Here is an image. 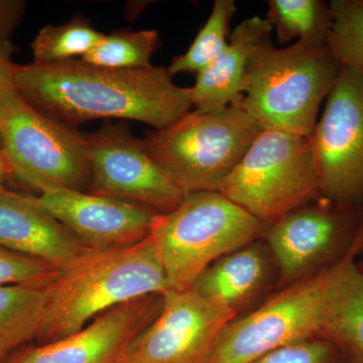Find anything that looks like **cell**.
I'll use <instances>...</instances> for the list:
<instances>
[{
    "label": "cell",
    "mask_w": 363,
    "mask_h": 363,
    "mask_svg": "<svg viewBox=\"0 0 363 363\" xmlns=\"http://www.w3.org/2000/svg\"><path fill=\"white\" fill-rule=\"evenodd\" d=\"M14 87L44 116L76 128L97 119H131L162 130L190 111L191 88L168 68L112 69L82 60L18 66Z\"/></svg>",
    "instance_id": "cell-1"
},
{
    "label": "cell",
    "mask_w": 363,
    "mask_h": 363,
    "mask_svg": "<svg viewBox=\"0 0 363 363\" xmlns=\"http://www.w3.org/2000/svg\"><path fill=\"white\" fill-rule=\"evenodd\" d=\"M45 289L40 344L70 336L117 306L172 290L149 236L128 247L88 250Z\"/></svg>",
    "instance_id": "cell-2"
},
{
    "label": "cell",
    "mask_w": 363,
    "mask_h": 363,
    "mask_svg": "<svg viewBox=\"0 0 363 363\" xmlns=\"http://www.w3.org/2000/svg\"><path fill=\"white\" fill-rule=\"evenodd\" d=\"M340 70L327 45H266L250 61L241 105L262 130L309 138Z\"/></svg>",
    "instance_id": "cell-3"
},
{
    "label": "cell",
    "mask_w": 363,
    "mask_h": 363,
    "mask_svg": "<svg viewBox=\"0 0 363 363\" xmlns=\"http://www.w3.org/2000/svg\"><path fill=\"white\" fill-rule=\"evenodd\" d=\"M363 245V233L335 264L279 289L257 309L227 325L208 363H252L290 344L319 338L332 303Z\"/></svg>",
    "instance_id": "cell-4"
},
{
    "label": "cell",
    "mask_w": 363,
    "mask_h": 363,
    "mask_svg": "<svg viewBox=\"0 0 363 363\" xmlns=\"http://www.w3.org/2000/svg\"><path fill=\"white\" fill-rule=\"evenodd\" d=\"M267 227L218 191H205L157 214L149 238L171 288L187 290L210 264L259 240Z\"/></svg>",
    "instance_id": "cell-5"
},
{
    "label": "cell",
    "mask_w": 363,
    "mask_h": 363,
    "mask_svg": "<svg viewBox=\"0 0 363 363\" xmlns=\"http://www.w3.org/2000/svg\"><path fill=\"white\" fill-rule=\"evenodd\" d=\"M262 130L242 105L189 111L143 140L184 195L217 191Z\"/></svg>",
    "instance_id": "cell-6"
},
{
    "label": "cell",
    "mask_w": 363,
    "mask_h": 363,
    "mask_svg": "<svg viewBox=\"0 0 363 363\" xmlns=\"http://www.w3.org/2000/svg\"><path fill=\"white\" fill-rule=\"evenodd\" d=\"M217 191L267 225L319 199L309 138L262 130Z\"/></svg>",
    "instance_id": "cell-7"
},
{
    "label": "cell",
    "mask_w": 363,
    "mask_h": 363,
    "mask_svg": "<svg viewBox=\"0 0 363 363\" xmlns=\"http://www.w3.org/2000/svg\"><path fill=\"white\" fill-rule=\"evenodd\" d=\"M0 140L11 175L35 190L90 187L86 135L30 106L14 89L0 97Z\"/></svg>",
    "instance_id": "cell-8"
},
{
    "label": "cell",
    "mask_w": 363,
    "mask_h": 363,
    "mask_svg": "<svg viewBox=\"0 0 363 363\" xmlns=\"http://www.w3.org/2000/svg\"><path fill=\"white\" fill-rule=\"evenodd\" d=\"M362 233L363 202L340 206L319 198L267 225L262 240L283 289L337 262Z\"/></svg>",
    "instance_id": "cell-9"
},
{
    "label": "cell",
    "mask_w": 363,
    "mask_h": 363,
    "mask_svg": "<svg viewBox=\"0 0 363 363\" xmlns=\"http://www.w3.org/2000/svg\"><path fill=\"white\" fill-rule=\"evenodd\" d=\"M309 136L320 198L340 206L363 202V74L341 67Z\"/></svg>",
    "instance_id": "cell-10"
},
{
    "label": "cell",
    "mask_w": 363,
    "mask_h": 363,
    "mask_svg": "<svg viewBox=\"0 0 363 363\" xmlns=\"http://www.w3.org/2000/svg\"><path fill=\"white\" fill-rule=\"evenodd\" d=\"M235 318L193 288L172 289L162 295L159 315L128 344L121 363H208Z\"/></svg>",
    "instance_id": "cell-11"
},
{
    "label": "cell",
    "mask_w": 363,
    "mask_h": 363,
    "mask_svg": "<svg viewBox=\"0 0 363 363\" xmlns=\"http://www.w3.org/2000/svg\"><path fill=\"white\" fill-rule=\"evenodd\" d=\"M86 135L90 193L169 213L185 195L123 124L106 123Z\"/></svg>",
    "instance_id": "cell-12"
},
{
    "label": "cell",
    "mask_w": 363,
    "mask_h": 363,
    "mask_svg": "<svg viewBox=\"0 0 363 363\" xmlns=\"http://www.w3.org/2000/svg\"><path fill=\"white\" fill-rule=\"evenodd\" d=\"M35 197L86 247L101 250L135 245L150 235L157 212L133 203L75 189L45 186Z\"/></svg>",
    "instance_id": "cell-13"
},
{
    "label": "cell",
    "mask_w": 363,
    "mask_h": 363,
    "mask_svg": "<svg viewBox=\"0 0 363 363\" xmlns=\"http://www.w3.org/2000/svg\"><path fill=\"white\" fill-rule=\"evenodd\" d=\"M162 295H149L112 308L80 331L28 348L7 363H121L124 350L159 315Z\"/></svg>",
    "instance_id": "cell-14"
},
{
    "label": "cell",
    "mask_w": 363,
    "mask_h": 363,
    "mask_svg": "<svg viewBox=\"0 0 363 363\" xmlns=\"http://www.w3.org/2000/svg\"><path fill=\"white\" fill-rule=\"evenodd\" d=\"M0 247L61 269L90 250L35 197L7 190L0 193Z\"/></svg>",
    "instance_id": "cell-15"
},
{
    "label": "cell",
    "mask_w": 363,
    "mask_h": 363,
    "mask_svg": "<svg viewBox=\"0 0 363 363\" xmlns=\"http://www.w3.org/2000/svg\"><path fill=\"white\" fill-rule=\"evenodd\" d=\"M278 283L274 257L264 240H257L210 264L192 288L208 300L228 308L238 318Z\"/></svg>",
    "instance_id": "cell-16"
},
{
    "label": "cell",
    "mask_w": 363,
    "mask_h": 363,
    "mask_svg": "<svg viewBox=\"0 0 363 363\" xmlns=\"http://www.w3.org/2000/svg\"><path fill=\"white\" fill-rule=\"evenodd\" d=\"M272 33L269 21L257 16L234 28L223 51L197 74L191 87L195 111L206 112L241 104L250 61L259 50L272 44Z\"/></svg>",
    "instance_id": "cell-17"
},
{
    "label": "cell",
    "mask_w": 363,
    "mask_h": 363,
    "mask_svg": "<svg viewBox=\"0 0 363 363\" xmlns=\"http://www.w3.org/2000/svg\"><path fill=\"white\" fill-rule=\"evenodd\" d=\"M319 338L333 343L344 359L363 363V271L355 262L339 288Z\"/></svg>",
    "instance_id": "cell-18"
},
{
    "label": "cell",
    "mask_w": 363,
    "mask_h": 363,
    "mask_svg": "<svg viewBox=\"0 0 363 363\" xmlns=\"http://www.w3.org/2000/svg\"><path fill=\"white\" fill-rule=\"evenodd\" d=\"M47 289L0 286V363L23 344L37 339Z\"/></svg>",
    "instance_id": "cell-19"
},
{
    "label": "cell",
    "mask_w": 363,
    "mask_h": 363,
    "mask_svg": "<svg viewBox=\"0 0 363 363\" xmlns=\"http://www.w3.org/2000/svg\"><path fill=\"white\" fill-rule=\"evenodd\" d=\"M266 18L279 44L291 40L327 45L332 26L329 4L322 0H269Z\"/></svg>",
    "instance_id": "cell-20"
},
{
    "label": "cell",
    "mask_w": 363,
    "mask_h": 363,
    "mask_svg": "<svg viewBox=\"0 0 363 363\" xmlns=\"http://www.w3.org/2000/svg\"><path fill=\"white\" fill-rule=\"evenodd\" d=\"M82 16L60 26L40 28L30 43L35 64L49 65L88 54L104 38Z\"/></svg>",
    "instance_id": "cell-21"
},
{
    "label": "cell",
    "mask_w": 363,
    "mask_h": 363,
    "mask_svg": "<svg viewBox=\"0 0 363 363\" xmlns=\"http://www.w3.org/2000/svg\"><path fill=\"white\" fill-rule=\"evenodd\" d=\"M160 44L156 30H116L105 35L88 54L81 58L91 65L112 69H142L150 63Z\"/></svg>",
    "instance_id": "cell-22"
},
{
    "label": "cell",
    "mask_w": 363,
    "mask_h": 363,
    "mask_svg": "<svg viewBox=\"0 0 363 363\" xmlns=\"http://www.w3.org/2000/svg\"><path fill=\"white\" fill-rule=\"evenodd\" d=\"M236 13L234 0H216L206 23L196 35L187 52L176 57L168 70L179 73H198L209 66L228 44L230 23Z\"/></svg>",
    "instance_id": "cell-23"
},
{
    "label": "cell",
    "mask_w": 363,
    "mask_h": 363,
    "mask_svg": "<svg viewBox=\"0 0 363 363\" xmlns=\"http://www.w3.org/2000/svg\"><path fill=\"white\" fill-rule=\"evenodd\" d=\"M329 6L327 47L341 67L363 74V0H332Z\"/></svg>",
    "instance_id": "cell-24"
},
{
    "label": "cell",
    "mask_w": 363,
    "mask_h": 363,
    "mask_svg": "<svg viewBox=\"0 0 363 363\" xmlns=\"http://www.w3.org/2000/svg\"><path fill=\"white\" fill-rule=\"evenodd\" d=\"M61 269L0 247V286H32L47 288Z\"/></svg>",
    "instance_id": "cell-25"
},
{
    "label": "cell",
    "mask_w": 363,
    "mask_h": 363,
    "mask_svg": "<svg viewBox=\"0 0 363 363\" xmlns=\"http://www.w3.org/2000/svg\"><path fill=\"white\" fill-rule=\"evenodd\" d=\"M341 358L330 341L313 338L269 351L252 363H338Z\"/></svg>",
    "instance_id": "cell-26"
},
{
    "label": "cell",
    "mask_w": 363,
    "mask_h": 363,
    "mask_svg": "<svg viewBox=\"0 0 363 363\" xmlns=\"http://www.w3.org/2000/svg\"><path fill=\"white\" fill-rule=\"evenodd\" d=\"M25 0H0V42L9 40L23 20Z\"/></svg>",
    "instance_id": "cell-27"
},
{
    "label": "cell",
    "mask_w": 363,
    "mask_h": 363,
    "mask_svg": "<svg viewBox=\"0 0 363 363\" xmlns=\"http://www.w3.org/2000/svg\"><path fill=\"white\" fill-rule=\"evenodd\" d=\"M16 47L11 40L0 42V97L16 89L14 75L18 65L11 61Z\"/></svg>",
    "instance_id": "cell-28"
},
{
    "label": "cell",
    "mask_w": 363,
    "mask_h": 363,
    "mask_svg": "<svg viewBox=\"0 0 363 363\" xmlns=\"http://www.w3.org/2000/svg\"><path fill=\"white\" fill-rule=\"evenodd\" d=\"M7 175H11V171H9V164H7L6 155L2 149L1 140H0V177L4 179Z\"/></svg>",
    "instance_id": "cell-29"
},
{
    "label": "cell",
    "mask_w": 363,
    "mask_h": 363,
    "mask_svg": "<svg viewBox=\"0 0 363 363\" xmlns=\"http://www.w3.org/2000/svg\"><path fill=\"white\" fill-rule=\"evenodd\" d=\"M6 189L4 188V179L0 177V193L4 192V191H6Z\"/></svg>",
    "instance_id": "cell-30"
},
{
    "label": "cell",
    "mask_w": 363,
    "mask_h": 363,
    "mask_svg": "<svg viewBox=\"0 0 363 363\" xmlns=\"http://www.w3.org/2000/svg\"><path fill=\"white\" fill-rule=\"evenodd\" d=\"M2 119H4V111H2L1 105H0V123H2Z\"/></svg>",
    "instance_id": "cell-31"
},
{
    "label": "cell",
    "mask_w": 363,
    "mask_h": 363,
    "mask_svg": "<svg viewBox=\"0 0 363 363\" xmlns=\"http://www.w3.org/2000/svg\"><path fill=\"white\" fill-rule=\"evenodd\" d=\"M338 363H351L350 362H348V360L344 359V358H341L340 362Z\"/></svg>",
    "instance_id": "cell-32"
},
{
    "label": "cell",
    "mask_w": 363,
    "mask_h": 363,
    "mask_svg": "<svg viewBox=\"0 0 363 363\" xmlns=\"http://www.w3.org/2000/svg\"><path fill=\"white\" fill-rule=\"evenodd\" d=\"M362 271H363V267H362Z\"/></svg>",
    "instance_id": "cell-33"
}]
</instances>
